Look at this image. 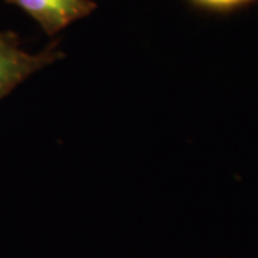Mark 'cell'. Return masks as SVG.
<instances>
[{"label": "cell", "instance_id": "1", "mask_svg": "<svg viewBox=\"0 0 258 258\" xmlns=\"http://www.w3.org/2000/svg\"><path fill=\"white\" fill-rule=\"evenodd\" d=\"M63 57L55 40L37 53L26 52L15 32H0V101L32 75Z\"/></svg>", "mask_w": 258, "mask_h": 258}, {"label": "cell", "instance_id": "2", "mask_svg": "<svg viewBox=\"0 0 258 258\" xmlns=\"http://www.w3.org/2000/svg\"><path fill=\"white\" fill-rule=\"evenodd\" d=\"M23 10L47 36H55L96 10L93 0H5Z\"/></svg>", "mask_w": 258, "mask_h": 258}, {"label": "cell", "instance_id": "3", "mask_svg": "<svg viewBox=\"0 0 258 258\" xmlns=\"http://www.w3.org/2000/svg\"><path fill=\"white\" fill-rule=\"evenodd\" d=\"M189 2L200 9L214 12V13H228V12L247 8L252 3H258V0H189Z\"/></svg>", "mask_w": 258, "mask_h": 258}]
</instances>
